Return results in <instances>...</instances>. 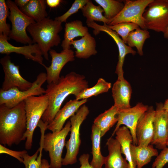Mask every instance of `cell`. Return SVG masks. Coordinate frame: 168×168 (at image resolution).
I'll return each instance as SVG.
<instances>
[{
	"label": "cell",
	"instance_id": "6da1fadb",
	"mask_svg": "<svg viewBox=\"0 0 168 168\" xmlns=\"http://www.w3.org/2000/svg\"><path fill=\"white\" fill-rule=\"evenodd\" d=\"M88 87L85 76L74 72L60 77L57 83L48 84L45 94L48 98V105L41 119L48 124H50L67 97L70 94L76 96Z\"/></svg>",
	"mask_w": 168,
	"mask_h": 168
},
{
	"label": "cell",
	"instance_id": "7a4b0ae2",
	"mask_svg": "<svg viewBox=\"0 0 168 168\" xmlns=\"http://www.w3.org/2000/svg\"><path fill=\"white\" fill-rule=\"evenodd\" d=\"M27 129L25 102L9 108L0 105V143L10 147L22 141Z\"/></svg>",
	"mask_w": 168,
	"mask_h": 168
},
{
	"label": "cell",
	"instance_id": "3957f363",
	"mask_svg": "<svg viewBox=\"0 0 168 168\" xmlns=\"http://www.w3.org/2000/svg\"><path fill=\"white\" fill-rule=\"evenodd\" d=\"M62 23L47 17L42 20L31 24L27 31L32 38L33 43L37 44L44 58L49 60L48 52L51 48L61 43L58 33L62 30Z\"/></svg>",
	"mask_w": 168,
	"mask_h": 168
},
{
	"label": "cell",
	"instance_id": "277c9868",
	"mask_svg": "<svg viewBox=\"0 0 168 168\" xmlns=\"http://www.w3.org/2000/svg\"><path fill=\"white\" fill-rule=\"evenodd\" d=\"M41 139L43 149L49 152L50 158V168H61L63 165L62 154L65 145V139L70 131L71 123L68 121L64 127L58 132L49 133L44 135L47 125L42 124Z\"/></svg>",
	"mask_w": 168,
	"mask_h": 168
},
{
	"label": "cell",
	"instance_id": "5b68a950",
	"mask_svg": "<svg viewBox=\"0 0 168 168\" xmlns=\"http://www.w3.org/2000/svg\"><path fill=\"white\" fill-rule=\"evenodd\" d=\"M25 110L27 121V129L22 138L26 140L25 148H32L34 133L40 120L47 109L49 103L48 96L45 94L32 96L25 100Z\"/></svg>",
	"mask_w": 168,
	"mask_h": 168
},
{
	"label": "cell",
	"instance_id": "8992f818",
	"mask_svg": "<svg viewBox=\"0 0 168 168\" xmlns=\"http://www.w3.org/2000/svg\"><path fill=\"white\" fill-rule=\"evenodd\" d=\"M89 113L88 107L83 105L74 115L70 118L71 125L70 137L65 143L67 151L63 159V165H72L77 162V156L81 142L80 127Z\"/></svg>",
	"mask_w": 168,
	"mask_h": 168
},
{
	"label": "cell",
	"instance_id": "52a82bcc",
	"mask_svg": "<svg viewBox=\"0 0 168 168\" xmlns=\"http://www.w3.org/2000/svg\"><path fill=\"white\" fill-rule=\"evenodd\" d=\"M47 80V74L41 72L32 83V86L25 91H20L14 87L7 90H0V105H5L9 108H13L27 98L32 96H39L45 94V90L42 87Z\"/></svg>",
	"mask_w": 168,
	"mask_h": 168
},
{
	"label": "cell",
	"instance_id": "ba28073f",
	"mask_svg": "<svg viewBox=\"0 0 168 168\" xmlns=\"http://www.w3.org/2000/svg\"><path fill=\"white\" fill-rule=\"evenodd\" d=\"M6 3L10 10L8 18L12 25L9 40L12 39L25 44H32V39L27 35L26 30L29 25L36 22L24 13L14 2L7 0Z\"/></svg>",
	"mask_w": 168,
	"mask_h": 168
},
{
	"label": "cell",
	"instance_id": "9c48e42d",
	"mask_svg": "<svg viewBox=\"0 0 168 168\" xmlns=\"http://www.w3.org/2000/svg\"><path fill=\"white\" fill-rule=\"evenodd\" d=\"M143 16L147 30L163 33L168 27V0H152Z\"/></svg>",
	"mask_w": 168,
	"mask_h": 168
},
{
	"label": "cell",
	"instance_id": "30bf717a",
	"mask_svg": "<svg viewBox=\"0 0 168 168\" xmlns=\"http://www.w3.org/2000/svg\"><path fill=\"white\" fill-rule=\"evenodd\" d=\"M152 0H126L123 1L124 6L120 13L110 20L108 26L124 22H130L138 25L142 29L147 30L143 14L148 5Z\"/></svg>",
	"mask_w": 168,
	"mask_h": 168
},
{
	"label": "cell",
	"instance_id": "8fae6325",
	"mask_svg": "<svg viewBox=\"0 0 168 168\" xmlns=\"http://www.w3.org/2000/svg\"><path fill=\"white\" fill-rule=\"evenodd\" d=\"M86 23L88 27L94 29L93 32L95 35L99 34L100 31L104 32L109 35L114 41L118 47L119 52L118 61L115 73L118 76V78H124L123 67L125 56L128 54H131L134 55L136 54V52L127 45L117 33L109 28L107 24H104L103 25H100L94 21L87 20H86Z\"/></svg>",
	"mask_w": 168,
	"mask_h": 168
},
{
	"label": "cell",
	"instance_id": "7c38bea8",
	"mask_svg": "<svg viewBox=\"0 0 168 168\" xmlns=\"http://www.w3.org/2000/svg\"><path fill=\"white\" fill-rule=\"evenodd\" d=\"M4 73V81L1 88L5 91L16 87L20 91L26 90L32 85L21 75L19 66L12 62L9 55H6L0 60Z\"/></svg>",
	"mask_w": 168,
	"mask_h": 168
},
{
	"label": "cell",
	"instance_id": "4fadbf2b",
	"mask_svg": "<svg viewBox=\"0 0 168 168\" xmlns=\"http://www.w3.org/2000/svg\"><path fill=\"white\" fill-rule=\"evenodd\" d=\"M148 107L139 102L133 107L119 110L117 124L111 137L114 135L121 125L124 124L130 131L133 138V144L137 145L136 134L137 124L139 118L147 110Z\"/></svg>",
	"mask_w": 168,
	"mask_h": 168
},
{
	"label": "cell",
	"instance_id": "5bb4252c",
	"mask_svg": "<svg viewBox=\"0 0 168 168\" xmlns=\"http://www.w3.org/2000/svg\"><path fill=\"white\" fill-rule=\"evenodd\" d=\"M163 106V104L161 103L156 104L153 121V136L150 143L162 150L167 147L168 137V112L164 110Z\"/></svg>",
	"mask_w": 168,
	"mask_h": 168
},
{
	"label": "cell",
	"instance_id": "9a60e30c",
	"mask_svg": "<svg viewBox=\"0 0 168 168\" xmlns=\"http://www.w3.org/2000/svg\"><path fill=\"white\" fill-rule=\"evenodd\" d=\"M49 52L51 57V65L49 67L43 65L46 71V81L48 84L56 83L60 79V72L65 65L75 60L74 53L71 49L63 50L60 53L51 49Z\"/></svg>",
	"mask_w": 168,
	"mask_h": 168
},
{
	"label": "cell",
	"instance_id": "2e32d148",
	"mask_svg": "<svg viewBox=\"0 0 168 168\" xmlns=\"http://www.w3.org/2000/svg\"><path fill=\"white\" fill-rule=\"evenodd\" d=\"M8 40L0 35V53L8 55L12 53L23 55L26 59L36 62L43 66V54L39 46L36 43L22 46L13 45L8 41Z\"/></svg>",
	"mask_w": 168,
	"mask_h": 168
},
{
	"label": "cell",
	"instance_id": "e0dca14e",
	"mask_svg": "<svg viewBox=\"0 0 168 168\" xmlns=\"http://www.w3.org/2000/svg\"><path fill=\"white\" fill-rule=\"evenodd\" d=\"M155 114L153 107L149 106L138 120L136 129L138 146H147L150 144L153 136Z\"/></svg>",
	"mask_w": 168,
	"mask_h": 168
},
{
	"label": "cell",
	"instance_id": "ac0fdd59",
	"mask_svg": "<svg viewBox=\"0 0 168 168\" xmlns=\"http://www.w3.org/2000/svg\"><path fill=\"white\" fill-rule=\"evenodd\" d=\"M87 101V99L70 100L60 109L52 122L47 125V128L52 132L61 130L67 120L74 115Z\"/></svg>",
	"mask_w": 168,
	"mask_h": 168
},
{
	"label": "cell",
	"instance_id": "d6986e66",
	"mask_svg": "<svg viewBox=\"0 0 168 168\" xmlns=\"http://www.w3.org/2000/svg\"><path fill=\"white\" fill-rule=\"evenodd\" d=\"M132 90L129 83L124 78H118L112 88L114 105L119 110L131 107L130 100Z\"/></svg>",
	"mask_w": 168,
	"mask_h": 168
},
{
	"label": "cell",
	"instance_id": "ffe728a7",
	"mask_svg": "<svg viewBox=\"0 0 168 168\" xmlns=\"http://www.w3.org/2000/svg\"><path fill=\"white\" fill-rule=\"evenodd\" d=\"M106 144L109 154L106 156L105 168H130L128 162L122 156L121 147L118 141L110 137Z\"/></svg>",
	"mask_w": 168,
	"mask_h": 168
},
{
	"label": "cell",
	"instance_id": "44dd1931",
	"mask_svg": "<svg viewBox=\"0 0 168 168\" xmlns=\"http://www.w3.org/2000/svg\"><path fill=\"white\" fill-rule=\"evenodd\" d=\"M130 150L132 160L137 168H142L150 162L152 157L159 154L157 149L151 144L139 146L131 143Z\"/></svg>",
	"mask_w": 168,
	"mask_h": 168
},
{
	"label": "cell",
	"instance_id": "7402d4cb",
	"mask_svg": "<svg viewBox=\"0 0 168 168\" xmlns=\"http://www.w3.org/2000/svg\"><path fill=\"white\" fill-rule=\"evenodd\" d=\"M70 45L76 50L75 57L79 58L87 59L97 53L96 41L89 32L79 40H72Z\"/></svg>",
	"mask_w": 168,
	"mask_h": 168
},
{
	"label": "cell",
	"instance_id": "603a6c76",
	"mask_svg": "<svg viewBox=\"0 0 168 168\" xmlns=\"http://www.w3.org/2000/svg\"><path fill=\"white\" fill-rule=\"evenodd\" d=\"M88 32V28L78 20L66 23L65 25L64 39L61 46L63 50L70 49V43L76 37L84 36Z\"/></svg>",
	"mask_w": 168,
	"mask_h": 168
},
{
	"label": "cell",
	"instance_id": "cb8c5ba5",
	"mask_svg": "<svg viewBox=\"0 0 168 168\" xmlns=\"http://www.w3.org/2000/svg\"><path fill=\"white\" fill-rule=\"evenodd\" d=\"M119 111L118 109L114 105L95 119L93 124L100 130L101 137L117 122Z\"/></svg>",
	"mask_w": 168,
	"mask_h": 168
},
{
	"label": "cell",
	"instance_id": "d4e9b609",
	"mask_svg": "<svg viewBox=\"0 0 168 168\" xmlns=\"http://www.w3.org/2000/svg\"><path fill=\"white\" fill-rule=\"evenodd\" d=\"M115 138L120 143L122 153L125 156L130 168H136L131 156L130 145L133 143L132 136L129 129L125 126L120 127L115 133Z\"/></svg>",
	"mask_w": 168,
	"mask_h": 168
},
{
	"label": "cell",
	"instance_id": "484cf974",
	"mask_svg": "<svg viewBox=\"0 0 168 168\" xmlns=\"http://www.w3.org/2000/svg\"><path fill=\"white\" fill-rule=\"evenodd\" d=\"M101 138L100 130L93 124L91 127V135L92 158L90 164L93 168H102L103 165L105 163L106 157L102 155L100 151Z\"/></svg>",
	"mask_w": 168,
	"mask_h": 168
},
{
	"label": "cell",
	"instance_id": "4316f807",
	"mask_svg": "<svg viewBox=\"0 0 168 168\" xmlns=\"http://www.w3.org/2000/svg\"><path fill=\"white\" fill-rule=\"evenodd\" d=\"M46 4L45 0H30L26 6L19 9L26 16L38 22L47 17Z\"/></svg>",
	"mask_w": 168,
	"mask_h": 168
},
{
	"label": "cell",
	"instance_id": "83f0119b",
	"mask_svg": "<svg viewBox=\"0 0 168 168\" xmlns=\"http://www.w3.org/2000/svg\"><path fill=\"white\" fill-rule=\"evenodd\" d=\"M150 37L149 32L147 30L139 27L131 32L127 39L126 44L129 47H135L140 56L143 54V47L145 40Z\"/></svg>",
	"mask_w": 168,
	"mask_h": 168
},
{
	"label": "cell",
	"instance_id": "f1b7e54d",
	"mask_svg": "<svg viewBox=\"0 0 168 168\" xmlns=\"http://www.w3.org/2000/svg\"><path fill=\"white\" fill-rule=\"evenodd\" d=\"M82 15L86 18V20L102 22L108 25L110 20L107 19L102 14L104 11L100 6L94 4L89 0L86 5L81 9Z\"/></svg>",
	"mask_w": 168,
	"mask_h": 168
},
{
	"label": "cell",
	"instance_id": "f546056e",
	"mask_svg": "<svg viewBox=\"0 0 168 168\" xmlns=\"http://www.w3.org/2000/svg\"><path fill=\"white\" fill-rule=\"evenodd\" d=\"M111 86L110 83L106 82L102 78H100L95 85L83 91L75 96V99L77 100L87 99L90 97L107 92L110 88Z\"/></svg>",
	"mask_w": 168,
	"mask_h": 168
},
{
	"label": "cell",
	"instance_id": "4dcf8cb0",
	"mask_svg": "<svg viewBox=\"0 0 168 168\" xmlns=\"http://www.w3.org/2000/svg\"><path fill=\"white\" fill-rule=\"evenodd\" d=\"M104 10V16L110 20L115 17L124 6L123 1L115 0H95Z\"/></svg>",
	"mask_w": 168,
	"mask_h": 168
},
{
	"label": "cell",
	"instance_id": "1f68e13d",
	"mask_svg": "<svg viewBox=\"0 0 168 168\" xmlns=\"http://www.w3.org/2000/svg\"><path fill=\"white\" fill-rule=\"evenodd\" d=\"M8 7L5 0H0V35L8 40L11 30L10 25L7 23L6 20L10 14Z\"/></svg>",
	"mask_w": 168,
	"mask_h": 168
},
{
	"label": "cell",
	"instance_id": "d6a6232c",
	"mask_svg": "<svg viewBox=\"0 0 168 168\" xmlns=\"http://www.w3.org/2000/svg\"><path fill=\"white\" fill-rule=\"evenodd\" d=\"M108 26L109 28L120 36L122 40L126 44L129 34L132 31L140 27L138 25L130 22H122L112 26Z\"/></svg>",
	"mask_w": 168,
	"mask_h": 168
},
{
	"label": "cell",
	"instance_id": "836d02e7",
	"mask_svg": "<svg viewBox=\"0 0 168 168\" xmlns=\"http://www.w3.org/2000/svg\"><path fill=\"white\" fill-rule=\"evenodd\" d=\"M42 149L39 148L32 156L27 153L23 156V163L25 168H42Z\"/></svg>",
	"mask_w": 168,
	"mask_h": 168
},
{
	"label": "cell",
	"instance_id": "e575fe53",
	"mask_svg": "<svg viewBox=\"0 0 168 168\" xmlns=\"http://www.w3.org/2000/svg\"><path fill=\"white\" fill-rule=\"evenodd\" d=\"M89 0H75L69 9L62 15L56 17L54 19L62 23L66 22L68 18L72 15L81 9L88 2Z\"/></svg>",
	"mask_w": 168,
	"mask_h": 168
},
{
	"label": "cell",
	"instance_id": "d590c367",
	"mask_svg": "<svg viewBox=\"0 0 168 168\" xmlns=\"http://www.w3.org/2000/svg\"><path fill=\"white\" fill-rule=\"evenodd\" d=\"M168 162V148L162 150L155 159L152 165V168H163Z\"/></svg>",
	"mask_w": 168,
	"mask_h": 168
},
{
	"label": "cell",
	"instance_id": "8d00e7d4",
	"mask_svg": "<svg viewBox=\"0 0 168 168\" xmlns=\"http://www.w3.org/2000/svg\"><path fill=\"white\" fill-rule=\"evenodd\" d=\"M27 153L25 150L21 151H15L10 150L3 146L0 144V153L6 154L9 155L17 159L20 162L23 163V155Z\"/></svg>",
	"mask_w": 168,
	"mask_h": 168
},
{
	"label": "cell",
	"instance_id": "74e56055",
	"mask_svg": "<svg viewBox=\"0 0 168 168\" xmlns=\"http://www.w3.org/2000/svg\"><path fill=\"white\" fill-rule=\"evenodd\" d=\"M90 155L88 154H83L79 158L81 166L79 168H93L89 163Z\"/></svg>",
	"mask_w": 168,
	"mask_h": 168
},
{
	"label": "cell",
	"instance_id": "f35d334b",
	"mask_svg": "<svg viewBox=\"0 0 168 168\" xmlns=\"http://www.w3.org/2000/svg\"><path fill=\"white\" fill-rule=\"evenodd\" d=\"M63 1L61 0H46L47 4L50 8L56 7Z\"/></svg>",
	"mask_w": 168,
	"mask_h": 168
},
{
	"label": "cell",
	"instance_id": "ab89813d",
	"mask_svg": "<svg viewBox=\"0 0 168 168\" xmlns=\"http://www.w3.org/2000/svg\"><path fill=\"white\" fill-rule=\"evenodd\" d=\"M29 1L30 0H15L14 2L17 6H19V8H21L26 6Z\"/></svg>",
	"mask_w": 168,
	"mask_h": 168
},
{
	"label": "cell",
	"instance_id": "60d3db41",
	"mask_svg": "<svg viewBox=\"0 0 168 168\" xmlns=\"http://www.w3.org/2000/svg\"><path fill=\"white\" fill-rule=\"evenodd\" d=\"M42 168H50L49 164L47 160L43 159H42Z\"/></svg>",
	"mask_w": 168,
	"mask_h": 168
},
{
	"label": "cell",
	"instance_id": "b9f144b4",
	"mask_svg": "<svg viewBox=\"0 0 168 168\" xmlns=\"http://www.w3.org/2000/svg\"><path fill=\"white\" fill-rule=\"evenodd\" d=\"M163 108L164 110L168 112V99H167L163 104Z\"/></svg>",
	"mask_w": 168,
	"mask_h": 168
},
{
	"label": "cell",
	"instance_id": "7bdbcfd3",
	"mask_svg": "<svg viewBox=\"0 0 168 168\" xmlns=\"http://www.w3.org/2000/svg\"><path fill=\"white\" fill-rule=\"evenodd\" d=\"M163 36L164 37L168 40V27L167 29L163 33Z\"/></svg>",
	"mask_w": 168,
	"mask_h": 168
},
{
	"label": "cell",
	"instance_id": "ee69618b",
	"mask_svg": "<svg viewBox=\"0 0 168 168\" xmlns=\"http://www.w3.org/2000/svg\"><path fill=\"white\" fill-rule=\"evenodd\" d=\"M167 128L168 137H167V147L168 148V119L167 123Z\"/></svg>",
	"mask_w": 168,
	"mask_h": 168
}]
</instances>
